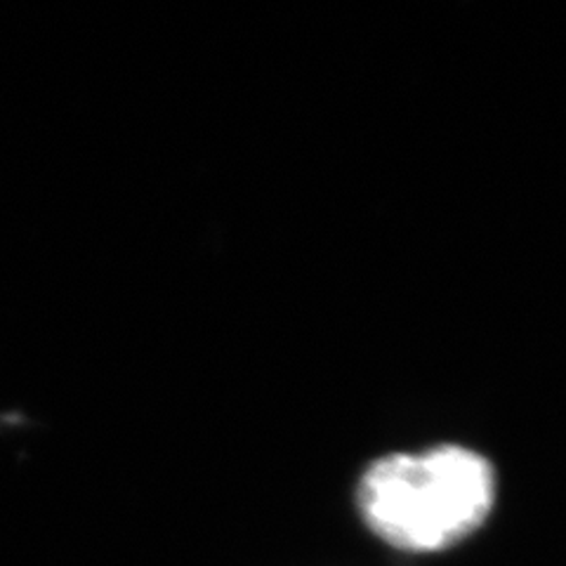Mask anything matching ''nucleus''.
<instances>
[{
    "instance_id": "f257e3e1",
    "label": "nucleus",
    "mask_w": 566,
    "mask_h": 566,
    "mask_svg": "<svg viewBox=\"0 0 566 566\" xmlns=\"http://www.w3.org/2000/svg\"><path fill=\"white\" fill-rule=\"evenodd\" d=\"M499 474L468 444L441 441L370 460L357 482L366 528L403 553H441L468 541L491 517Z\"/></svg>"
}]
</instances>
